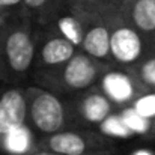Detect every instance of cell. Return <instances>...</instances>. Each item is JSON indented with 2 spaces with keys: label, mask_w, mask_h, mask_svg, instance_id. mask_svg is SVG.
<instances>
[{
  "label": "cell",
  "mask_w": 155,
  "mask_h": 155,
  "mask_svg": "<svg viewBox=\"0 0 155 155\" xmlns=\"http://www.w3.org/2000/svg\"><path fill=\"white\" fill-rule=\"evenodd\" d=\"M108 65L110 63L94 59L78 50L59 66L32 69L29 78L32 80V84L41 86L59 97L71 98L72 95L95 86Z\"/></svg>",
  "instance_id": "obj_1"
},
{
  "label": "cell",
  "mask_w": 155,
  "mask_h": 155,
  "mask_svg": "<svg viewBox=\"0 0 155 155\" xmlns=\"http://www.w3.org/2000/svg\"><path fill=\"white\" fill-rule=\"evenodd\" d=\"M35 44V27L23 14L0 35V84L23 86L32 72Z\"/></svg>",
  "instance_id": "obj_2"
},
{
  "label": "cell",
  "mask_w": 155,
  "mask_h": 155,
  "mask_svg": "<svg viewBox=\"0 0 155 155\" xmlns=\"http://www.w3.org/2000/svg\"><path fill=\"white\" fill-rule=\"evenodd\" d=\"M24 98L26 122L38 137L74 127L71 107L66 98L36 84L24 86Z\"/></svg>",
  "instance_id": "obj_3"
},
{
  "label": "cell",
  "mask_w": 155,
  "mask_h": 155,
  "mask_svg": "<svg viewBox=\"0 0 155 155\" xmlns=\"http://www.w3.org/2000/svg\"><path fill=\"white\" fill-rule=\"evenodd\" d=\"M36 149L59 155H116L117 142L97 130L71 127L59 133L38 137Z\"/></svg>",
  "instance_id": "obj_4"
},
{
  "label": "cell",
  "mask_w": 155,
  "mask_h": 155,
  "mask_svg": "<svg viewBox=\"0 0 155 155\" xmlns=\"http://www.w3.org/2000/svg\"><path fill=\"white\" fill-rule=\"evenodd\" d=\"M108 21V56L110 63L122 68H133L142 59L155 54L143 36L122 15L120 9L105 12Z\"/></svg>",
  "instance_id": "obj_5"
},
{
  "label": "cell",
  "mask_w": 155,
  "mask_h": 155,
  "mask_svg": "<svg viewBox=\"0 0 155 155\" xmlns=\"http://www.w3.org/2000/svg\"><path fill=\"white\" fill-rule=\"evenodd\" d=\"M97 87L104 94V97L113 104L116 110L127 108L139 97L146 94L145 87L140 84L137 77L131 69L108 65L100 75Z\"/></svg>",
  "instance_id": "obj_6"
},
{
  "label": "cell",
  "mask_w": 155,
  "mask_h": 155,
  "mask_svg": "<svg viewBox=\"0 0 155 155\" xmlns=\"http://www.w3.org/2000/svg\"><path fill=\"white\" fill-rule=\"evenodd\" d=\"M66 100L71 107L72 125L78 128L97 130L104 119L116 110L97 84Z\"/></svg>",
  "instance_id": "obj_7"
},
{
  "label": "cell",
  "mask_w": 155,
  "mask_h": 155,
  "mask_svg": "<svg viewBox=\"0 0 155 155\" xmlns=\"http://www.w3.org/2000/svg\"><path fill=\"white\" fill-rule=\"evenodd\" d=\"M69 6L77 12L83 26V36L80 44V51L89 54L94 59L110 63L108 56V21L105 12H95L81 8Z\"/></svg>",
  "instance_id": "obj_8"
},
{
  "label": "cell",
  "mask_w": 155,
  "mask_h": 155,
  "mask_svg": "<svg viewBox=\"0 0 155 155\" xmlns=\"http://www.w3.org/2000/svg\"><path fill=\"white\" fill-rule=\"evenodd\" d=\"M35 35L36 44L32 69H48L59 66L69 57H72L75 51H78L69 41L48 27L35 29Z\"/></svg>",
  "instance_id": "obj_9"
},
{
  "label": "cell",
  "mask_w": 155,
  "mask_h": 155,
  "mask_svg": "<svg viewBox=\"0 0 155 155\" xmlns=\"http://www.w3.org/2000/svg\"><path fill=\"white\" fill-rule=\"evenodd\" d=\"M26 122L24 86L0 84V142L14 128Z\"/></svg>",
  "instance_id": "obj_10"
},
{
  "label": "cell",
  "mask_w": 155,
  "mask_h": 155,
  "mask_svg": "<svg viewBox=\"0 0 155 155\" xmlns=\"http://www.w3.org/2000/svg\"><path fill=\"white\" fill-rule=\"evenodd\" d=\"M120 12L155 53V0H124Z\"/></svg>",
  "instance_id": "obj_11"
},
{
  "label": "cell",
  "mask_w": 155,
  "mask_h": 155,
  "mask_svg": "<svg viewBox=\"0 0 155 155\" xmlns=\"http://www.w3.org/2000/svg\"><path fill=\"white\" fill-rule=\"evenodd\" d=\"M38 136L27 122L14 128L0 142L2 155H27L36 151Z\"/></svg>",
  "instance_id": "obj_12"
},
{
  "label": "cell",
  "mask_w": 155,
  "mask_h": 155,
  "mask_svg": "<svg viewBox=\"0 0 155 155\" xmlns=\"http://www.w3.org/2000/svg\"><path fill=\"white\" fill-rule=\"evenodd\" d=\"M68 3L69 0H23V14L32 21L35 29H41L50 24Z\"/></svg>",
  "instance_id": "obj_13"
},
{
  "label": "cell",
  "mask_w": 155,
  "mask_h": 155,
  "mask_svg": "<svg viewBox=\"0 0 155 155\" xmlns=\"http://www.w3.org/2000/svg\"><path fill=\"white\" fill-rule=\"evenodd\" d=\"M45 27L51 29L53 32H56L57 35H60L62 38L69 41L77 50H80L81 36H83V26H81L80 17L69 6V3H68V6L63 11H60L56 15V18L50 24H47Z\"/></svg>",
  "instance_id": "obj_14"
},
{
  "label": "cell",
  "mask_w": 155,
  "mask_h": 155,
  "mask_svg": "<svg viewBox=\"0 0 155 155\" xmlns=\"http://www.w3.org/2000/svg\"><path fill=\"white\" fill-rule=\"evenodd\" d=\"M97 131H100L101 134H104L105 137H108L114 142L128 140V139L134 137V133L130 130L120 110H114L113 113H110L98 125Z\"/></svg>",
  "instance_id": "obj_15"
},
{
  "label": "cell",
  "mask_w": 155,
  "mask_h": 155,
  "mask_svg": "<svg viewBox=\"0 0 155 155\" xmlns=\"http://www.w3.org/2000/svg\"><path fill=\"white\" fill-rule=\"evenodd\" d=\"M146 92L155 94V54H149L130 68Z\"/></svg>",
  "instance_id": "obj_16"
},
{
  "label": "cell",
  "mask_w": 155,
  "mask_h": 155,
  "mask_svg": "<svg viewBox=\"0 0 155 155\" xmlns=\"http://www.w3.org/2000/svg\"><path fill=\"white\" fill-rule=\"evenodd\" d=\"M136 113H139L142 117L146 119H152L155 117V94L152 92H146L142 97H139L134 103L130 105Z\"/></svg>",
  "instance_id": "obj_17"
},
{
  "label": "cell",
  "mask_w": 155,
  "mask_h": 155,
  "mask_svg": "<svg viewBox=\"0 0 155 155\" xmlns=\"http://www.w3.org/2000/svg\"><path fill=\"white\" fill-rule=\"evenodd\" d=\"M69 3L75 8L95 11V12H107L120 8L116 0H69Z\"/></svg>",
  "instance_id": "obj_18"
},
{
  "label": "cell",
  "mask_w": 155,
  "mask_h": 155,
  "mask_svg": "<svg viewBox=\"0 0 155 155\" xmlns=\"http://www.w3.org/2000/svg\"><path fill=\"white\" fill-rule=\"evenodd\" d=\"M0 9L14 17L23 15V0H0Z\"/></svg>",
  "instance_id": "obj_19"
},
{
  "label": "cell",
  "mask_w": 155,
  "mask_h": 155,
  "mask_svg": "<svg viewBox=\"0 0 155 155\" xmlns=\"http://www.w3.org/2000/svg\"><path fill=\"white\" fill-rule=\"evenodd\" d=\"M15 18H18V17H14V15L8 14L6 11L0 9V35L9 27V24H11Z\"/></svg>",
  "instance_id": "obj_20"
},
{
  "label": "cell",
  "mask_w": 155,
  "mask_h": 155,
  "mask_svg": "<svg viewBox=\"0 0 155 155\" xmlns=\"http://www.w3.org/2000/svg\"><path fill=\"white\" fill-rule=\"evenodd\" d=\"M145 139L146 140H155V117H152L151 122H149V131H148Z\"/></svg>",
  "instance_id": "obj_21"
},
{
  "label": "cell",
  "mask_w": 155,
  "mask_h": 155,
  "mask_svg": "<svg viewBox=\"0 0 155 155\" xmlns=\"http://www.w3.org/2000/svg\"><path fill=\"white\" fill-rule=\"evenodd\" d=\"M130 155H155V151L149 149V148H140V149H136L134 152H131Z\"/></svg>",
  "instance_id": "obj_22"
},
{
  "label": "cell",
  "mask_w": 155,
  "mask_h": 155,
  "mask_svg": "<svg viewBox=\"0 0 155 155\" xmlns=\"http://www.w3.org/2000/svg\"><path fill=\"white\" fill-rule=\"evenodd\" d=\"M27 155H59V154H54V152H50V151H44V149H36V151H33V152H30Z\"/></svg>",
  "instance_id": "obj_23"
},
{
  "label": "cell",
  "mask_w": 155,
  "mask_h": 155,
  "mask_svg": "<svg viewBox=\"0 0 155 155\" xmlns=\"http://www.w3.org/2000/svg\"><path fill=\"white\" fill-rule=\"evenodd\" d=\"M116 2H117V3H119V6H120V5H122V2H124V0H116ZM119 9H120V8H119Z\"/></svg>",
  "instance_id": "obj_24"
},
{
  "label": "cell",
  "mask_w": 155,
  "mask_h": 155,
  "mask_svg": "<svg viewBox=\"0 0 155 155\" xmlns=\"http://www.w3.org/2000/svg\"><path fill=\"white\" fill-rule=\"evenodd\" d=\"M0 155H2V154H0Z\"/></svg>",
  "instance_id": "obj_25"
}]
</instances>
